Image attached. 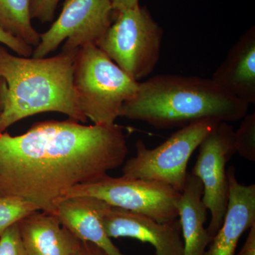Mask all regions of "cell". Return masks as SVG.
I'll return each instance as SVG.
<instances>
[{"mask_svg":"<svg viewBox=\"0 0 255 255\" xmlns=\"http://www.w3.org/2000/svg\"><path fill=\"white\" fill-rule=\"evenodd\" d=\"M0 255H26L18 223L10 226L0 236Z\"/></svg>","mask_w":255,"mask_h":255,"instance_id":"19","label":"cell"},{"mask_svg":"<svg viewBox=\"0 0 255 255\" xmlns=\"http://www.w3.org/2000/svg\"><path fill=\"white\" fill-rule=\"evenodd\" d=\"M0 43L15 52L19 56L29 58L33 54V48L21 40L0 28Z\"/></svg>","mask_w":255,"mask_h":255,"instance_id":"21","label":"cell"},{"mask_svg":"<svg viewBox=\"0 0 255 255\" xmlns=\"http://www.w3.org/2000/svg\"><path fill=\"white\" fill-rule=\"evenodd\" d=\"M0 121H1V112H0Z\"/></svg>","mask_w":255,"mask_h":255,"instance_id":"26","label":"cell"},{"mask_svg":"<svg viewBox=\"0 0 255 255\" xmlns=\"http://www.w3.org/2000/svg\"><path fill=\"white\" fill-rule=\"evenodd\" d=\"M211 80L248 105L255 103V28L243 33L214 72Z\"/></svg>","mask_w":255,"mask_h":255,"instance_id":"13","label":"cell"},{"mask_svg":"<svg viewBox=\"0 0 255 255\" xmlns=\"http://www.w3.org/2000/svg\"><path fill=\"white\" fill-rule=\"evenodd\" d=\"M31 19L30 0H0V28L36 47L41 34L32 26Z\"/></svg>","mask_w":255,"mask_h":255,"instance_id":"16","label":"cell"},{"mask_svg":"<svg viewBox=\"0 0 255 255\" xmlns=\"http://www.w3.org/2000/svg\"><path fill=\"white\" fill-rule=\"evenodd\" d=\"M73 80L80 110L95 125L115 124L139 85L94 45L77 52Z\"/></svg>","mask_w":255,"mask_h":255,"instance_id":"4","label":"cell"},{"mask_svg":"<svg viewBox=\"0 0 255 255\" xmlns=\"http://www.w3.org/2000/svg\"><path fill=\"white\" fill-rule=\"evenodd\" d=\"M249 105L218 86L211 79L159 75L139 82L135 96L122 107L120 117L145 122L157 129L187 127L204 119L235 122Z\"/></svg>","mask_w":255,"mask_h":255,"instance_id":"2","label":"cell"},{"mask_svg":"<svg viewBox=\"0 0 255 255\" xmlns=\"http://www.w3.org/2000/svg\"><path fill=\"white\" fill-rule=\"evenodd\" d=\"M39 211L31 203L11 196H0V236L10 226Z\"/></svg>","mask_w":255,"mask_h":255,"instance_id":"17","label":"cell"},{"mask_svg":"<svg viewBox=\"0 0 255 255\" xmlns=\"http://www.w3.org/2000/svg\"><path fill=\"white\" fill-rule=\"evenodd\" d=\"M203 194L204 186L200 179L188 174L177 204L184 255H205L212 240L205 228L208 209L203 202Z\"/></svg>","mask_w":255,"mask_h":255,"instance_id":"15","label":"cell"},{"mask_svg":"<svg viewBox=\"0 0 255 255\" xmlns=\"http://www.w3.org/2000/svg\"><path fill=\"white\" fill-rule=\"evenodd\" d=\"M128 153L123 127L85 126L69 119L33 124L22 135L0 133V196L54 214L68 191L122 165Z\"/></svg>","mask_w":255,"mask_h":255,"instance_id":"1","label":"cell"},{"mask_svg":"<svg viewBox=\"0 0 255 255\" xmlns=\"http://www.w3.org/2000/svg\"><path fill=\"white\" fill-rule=\"evenodd\" d=\"M60 0H30L31 18H36L41 23L53 21L57 6Z\"/></svg>","mask_w":255,"mask_h":255,"instance_id":"20","label":"cell"},{"mask_svg":"<svg viewBox=\"0 0 255 255\" xmlns=\"http://www.w3.org/2000/svg\"><path fill=\"white\" fill-rule=\"evenodd\" d=\"M237 255H255V224L250 228L246 241Z\"/></svg>","mask_w":255,"mask_h":255,"instance_id":"22","label":"cell"},{"mask_svg":"<svg viewBox=\"0 0 255 255\" xmlns=\"http://www.w3.org/2000/svg\"><path fill=\"white\" fill-rule=\"evenodd\" d=\"M180 195V192L163 183L124 176L113 177L107 174L94 182L73 187L61 200L75 196H90L113 207L164 223L177 219V204Z\"/></svg>","mask_w":255,"mask_h":255,"instance_id":"7","label":"cell"},{"mask_svg":"<svg viewBox=\"0 0 255 255\" xmlns=\"http://www.w3.org/2000/svg\"><path fill=\"white\" fill-rule=\"evenodd\" d=\"M18 225L26 255H76L82 244L54 214L36 211Z\"/></svg>","mask_w":255,"mask_h":255,"instance_id":"14","label":"cell"},{"mask_svg":"<svg viewBox=\"0 0 255 255\" xmlns=\"http://www.w3.org/2000/svg\"><path fill=\"white\" fill-rule=\"evenodd\" d=\"M77 52L61 51L50 58H26L11 54L0 46V76L7 85L0 133L21 119L45 112H58L86 123L74 87Z\"/></svg>","mask_w":255,"mask_h":255,"instance_id":"3","label":"cell"},{"mask_svg":"<svg viewBox=\"0 0 255 255\" xmlns=\"http://www.w3.org/2000/svg\"><path fill=\"white\" fill-rule=\"evenodd\" d=\"M107 203L90 196H75L60 201L55 214L60 223L78 239L98 247L106 255H125L114 245L103 224Z\"/></svg>","mask_w":255,"mask_h":255,"instance_id":"12","label":"cell"},{"mask_svg":"<svg viewBox=\"0 0 255 255\" xmlns=\"http://www.w3.org/2000/svg\"><path fill=\"white\" fill-rule=\"evenodd\" d=\"M7 94V85L2 77L0 76V112H2Z\"/></svg>","mask_w":255,"mask_h":255,"instance_id":"25","label":"cell"},{"mask_svg":"<svg viewBox=\"0 0 255 255\" xmlns=\"http://www.w3.org/2000/svg\"><path fill=\"white\" fill-rule=\"evenodd\" d=\"M113 0H65L59 17L41 34L33 58H45L64 43L62 51L97 46L113 23Z\"/></svg>","mask_w":255,"mask_h":255,"instance_id":"8","label":"cell"},{"mask_svg":"<svg viewBox=\"0 0 255 255\" xmlns=\"http://www.w3.org/2000/svg\"><path fill=\"white\" fill-rule=\"evenodd\" d=\"M164 31L147 6L116 13L112 24L97 46L136 82L155 70L160 57Z\"/></svg>","mask_w":255,"mask_h":255,"instance_id":"5","label":"cell"},{"mask_svg":"<svg viewBox=\"0 0 255 255\" xmlns=\"http://www.w3.org/2000/svg\"><path fill=\"white\" fill-rule=\"evenodd\" d=\"M219 123L213 119L194 122L181 128L153 149L137 140L136 155L125 162L122 176L163 183L182 192L191 155Z\"/></svg>","mask_w":255,"mask_h":255,"instance_id":"6","label":"cell"},{"mask_svg":"<svg viewBox=\"0 0 255 255\" xmlns=\"http://www.w3.org/2000/svg\"><path fill=\"white\" fill-rule=\"evenodd\" d=\"M139 4V0H113L114 14L122 10L130 9Z\"/></svg>","mask_w":255,"mask_h":255,"instance_id":"24","label":"cell"},{"mask_svg":"<svg viewBox=\"0 0 255 255\" xmlns=\"http://www.w3.org/2000/svg\"><path fill=\"white\" fill-rule=\"evenodd\" d=\"M228 201L222 226L213 237L205 255H235L238 241L255 224V185L238 182L236 169H227Z\"/></svg>","mask_w":255,"mask_h":255,"instance_id":"11","label":"cell"},{"mask_svg":"<svg viewBox=\"0 0 255 255\" xmlns=\"http://www.w3.org/2000/svg\"><path fill=\"white\" fill-rule=\"evenodd\" d=\"M234 131L236 153L251 162L255 161V114H247Z\"/></svg>","mask_w":255,"mask_h":255,"instance_id":"18","label":"cell"},{"mask_svg":"<svg viewBox=\"0 0 255 255\" xmlns=\"http://www.w3.org/2000/svg\"><path fill=\"white\" fill-rule=\"evenodd\" d=\"M76 255H106L98 247L90 243L82 242Z\"/></svg>","mask_w":255,"mask_h":255,"instance_id":"23","label":"cell"},{"mask_svg":"<svg viewBox=\"0 0 255 255\" xmlns=\"http://www.w3.org/2000/svg\"><path fill=\"white\" fill-rule=\"evenodd\" d=\"M234 131L228 122H220L199 145L191 172L204 186L202 200L211 213L207 231L212 238L222 226L227 209L229 188L226 167L236 153Z\"/></svg>","mask_w":255,"mask_h":255,"instance_id":"9","label":"cell"},{"mask_svg":"<svg viewBox=\"0 0 255 255\" xmlns=\"http://www.w3.org/2000/svg\"><path fill=\"white\" fill-rule=\"evenodd\" d=\"M103 224L110 238H130L150 243L156 255H184L179 220L161 223L147 216L107 204Z\"/></svg>","mask_w":255,"mask_h":255,"instance_id":"10","label":"cell"}]
</instances>
